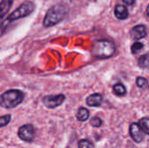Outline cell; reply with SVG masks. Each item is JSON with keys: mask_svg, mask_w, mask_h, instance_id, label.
Here are the masks:
<instances>
[{"mask_svg": "<svg viewBox=\"0 0 149 148\" xmlns=\"http://www.w3.org/2000/svg\"><path fill=\"white\" fill-rule=\"evenodd\" d=\"M116 48L113 42L109 40H98L93 43L92 47V54L98 58H109L115 53Z\"/></svg>", "mask_w": 149, "mask_h": 148, "instance_id": "cell-1", "label": "cell"}, {"mask_svg": "<svg viewBox=\"0 0 149 148\" xmlns=\"http://www.w3.org/2000/svg\"><path fill=\"white\" fill-rule=\"evenodd\" d=\"M24 99V93L17 89L8 90L0 97V105L6 109H11L20 105Z\"/></svg>", "mask_w": 149, "mask_h": 148, "instance_id": "cell-2", "label": "cell"}, {"mask_svg": "<svg viewBox=\"0 0 149 148\" xmlns=\"http://www.w3.org/2000/svg\"><path fill=\"white\" fill-rule=\"evenodd\" d=\"M67 10L62 4L52 6L45 14L43 24L45 27H52L61 22L66 16Z\"/></svg>", "mask_w": 149, "mask_h": 148, "instance_id": "cell-3", "label": "cell"}, {"mask_svg": "<svg viewBox=\"0 0 149 148\" xmlns=\"http://www.w3.org/2000/svg\"><path fill=\"white\" fill-rule=\"evenodd\" d=\"M35 10V4L33 2L31 1H26L24 3H23L18 8H17L4 21V23H10V22H14L19 18L29 16L31 13L33 12V10Z\"/></svg>", "mask_w": 149, "mask_h": 148, "instance_id": "cell-4", "label": "cell"}, {"mask_svg": "<svg viewBox=\"0 0 149 148\" xmlns=\"http://www.w3.org/2000/svg\"><path fill=\"white\" fill-rule=\"evenodd\" d=\"M65 99V96L64 94L58 95H47L42 99L43 104L49 109L56 108L63 104Z\"/></svg>", "mask_w": 149, "mask_h": 148, "instance_id": "cell-5", "label": "cell"}, {"mask_svg": "<svg viewBox=\"0 0 149 148\" xmlns=\"http://www.w3.org/2000/svg\"><path fill=\"white\" fill-rule=\"evenodd\" d=\"M17 135L20 140L25 142H31L35 138V130L32 125L26 124L19 127Z\"/></svg>", "mask_w": 149, "mask_h": 148, "instance_id": "cell-6", "label": "cell"}, {"mask_svg": "<svg viewBox=\"0 0 149 148\" xmlns=\"http://www.w3.org/2000/svg\"><path fill=\"white\" fill-rule=\"evenodd\" d=\"M129 133L132 140L136 143H141L145 138V133L140 126L139 123H132L129 127Z\"/></svg>", "mask_w": 149, "mask_h": 148, "instance_id": "cell-7", "label": "cell"}, {"mask_svg": "<svg viewBox=\"0 0 149 148\" xmlns=\"http://www.w3.org/2000/svg\"><path fill=\"white\" fill-rule=\"evenodd\" d=\"M147 33H148L147 27L145 25H143V24L135 25L134 27L132 28V30L130 31L131 37L134 39H136V40L144 38L147 36Z\"/></svg>", "mask_w": 149, "mask_h": 148, "instance_id": "cell-8", "label": "cell"}, {"mask_svg": "<svg viewBox=\"0 0 149 148\" xmlns=\"http://www.w3.org/2000/svg\"><path fill=\"white\" fill-rule=\"evenodd\" d=\"M103 103V97L100 93H93L87 97L86 104L92 107H98L100 106Z\"/></svg>", "mask_w": 149, "mask_h": 148, "instance_id": "cell-9", "label": "cell"}, {"mask_svg": "<svg viewBox=\"0 0 149 148\" xmlns=\"http://www.w3.org/2000/svg\"><path fill=\"white\" fill-rule=\"evenodd\" d=\"M114 14L118 19L124 20L128 17V10L122 4H117L114 10Z\"/></svg>", "mask_w": 149, "mask_h": 148, "instance_id": "cell-10", "label": "cell"}, {"mask_svg": "<svg viewBox=\"0 0 149 148\" xmlns=\"http://www.w3.org/2000/svg\"><path fill=\"white\" fill-rule=\"evenodd\" d=\"M13 4V0H2L0 4V17L1 19L6 15V13L10 10Z\"/></svg>", "mask_w": 149, "mask_h": 148, "instance_id": "cell-11", "label": "cell"}, {"mask_svg": "<svg viewBox=\"0 0 149 148\" xmlns=\"http://www.w3.org/2000/svg\"><path fill=\"white\" fill-rule=\"evenodd\" d=\"M89 116H90L89 111L85 107H79L77 112V114H76L77 120L80 122L86 121L89 119Z\"/></svg>", "mask_w": 149, "mask_h": 148, "instance_id": "cell-12", "label": "cell"}, {"mask_svg": "<svg viewBox=\"0 0 149 148\" xmlns=\"http://www.w3.org/2000/svg\"><path fill=\"white\" fill-rule=\"evenodd\" d=\"M113 90L114 94H116L117 96L121 97V96H124L127 93V89L121 83L114 85L113 87Z\"/></svg>", "mask_w": 149, "mask_h": 148, "instance_id": "cell-13", "label": "cell"}, {"mask_svg": "<svg viewBox=\"0 0 149 148\" xmlns=\"http://www.w3.org/2000/svg\"><path fill=\"white\" fill-rule=\"evenodd\" d=\"M138 123H139L140 126L141 127V129L143 130V132L145 133V134L149 135V118L144 117V118L141 119Z\"/></svg>", "mask_w": 149, "mask_h": 148, "instance_id": "cell-14", "label": "cell"}, {"mask_svg": "<svg viewBox=\"0 0 149 148\" xmlns=\"http://www.w3.org/2000/svg\"><path fill=\"white\" fill-rule=\"evenodd\" d=\"M139 66L143 69H149V53L142 55L138 60Z\"/></svg>", "mask_w": 149, "mask_h": 148, "instance_id": "cell-15", "label": "cell"}, {"mask_svg": "<svg viewBox=\"0 0 149 148\" xmlns=\"http://www.w3.org/2000/svg\"><path fill=\"white\" fill-rule=\"evenodd\" d=\"M144 47V44L141 42H135L132 46H131V51L133 54H137L139 53Z\"/></svg>", "mask_w": 149, "mask_h": 148, "instance_id": "cell-16", "label": "cell"}, {"mask_svg": "<svg viewBox=\"0 0 149 148\" xmlns=\"http://www.w3.org/2000/svg\"><path fill=\"white\" fill-rule=\"evenodd\" d=\"M78 147L79 148H94L93 144L88 140H80L78 142Z\"/></svg>", "mask_w": 149, "mask_h": 148, "instance_id": "cell-17", "label": "cell"}, {"mask_svg": "<svg viewBox=\"0 0 149 148\" xmlns=\"http://www.w3.org/2000/svg\"><path fill=\"white\" fill-rule=\"evenodd\" d=\"M90 124L93 127H100L103 124V121L99 117H93L91 119V121H90Z\"/></svg>", "mask_w": 149, "mask_h": 148, "instance_id": "cell-18", "label": "cell"}, {"mask_svg": "<svg viewBox=\"0 0 149 148\" xmlns=\"http://www.w3.org/2000/svg\"><path fill=\"white\" fill-rule=\"evenodd\" d=\"M11 120V116L10 114H6V115H3L0 118V126L1 127H3L5 126H7L10 121Z\"/></svg>", "mask_w": 149, "mask_h": 148, "instance_id": "cell-19", "label": "cell"}, {"mask_svg": "<svg viewBox=\"0 0 149 148\" xmlns=\"http://www.w3.org/2000/svg\"><path fill=\"white\" fill-rule=\"evenodd\" d=\"M136 84H137V85L139 87L144 88L148 85V80L145 78H143V77H138L137 79H136Z\"/></svg>", "mask_w": 149, "mask_h": 148, "instance_id": "cell-20", "label": "cell"}, {"mask_svg": "<svg viewBox=\"0 0 149 148\" xmlns=\"http://www.w3.org/2000/svg\"><path fill=\"white\" fill-rule=\"evenodd\" d=\"M123 2L128 5H133L135 2V0H123Z\"/></svg>", "mask_w": 149, "mask_h": 148, "instance_id": "cell-21", "label": "cell"}, {"mask_svg": "<svg viewBox=\"0 0 149 148\" xmlns=\"http://www.w3.org/2000/svg\"><path fill=\"white\" fill-rule=\"evenodd\" d=\"M146 13H147V15L149 17V5L148 6V8H147V10H146Z\"/></svg>", "mask_w": 149, "mask_h": 148, "instance_id": "cell-22", "label": "cell"}]
</instances>
